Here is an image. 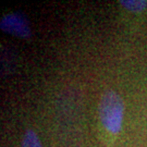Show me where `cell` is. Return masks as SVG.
Here are the masks:
<instances>
[{
    "label": "cell",
    "instance_id": "1",
    "mask_svg": "<svg viewBox=\"0 0 147 147\" xmlns=\"http://www.w3.org/2000/svg\"><path fill=\"white\" fill-rule=\"evenodd\" d=\"M98 113L102 126L111 134H119L124 116V102L117 92L109 89L101 95Z\"/></svg>",
    "mask_w": 147,
    "mask_h": 147
},
{
    "label": "cell",
    "instance_id": "2",
    "mask_svg": "<svg viewBox=\"0 0 147 147\" xmlns=\"http://www.w3.org/2000/svg\"><path fill=\"white\" fill-rule=\"evenodd\" d=\"M0 28L11 35L28 38L31 36V27L26 18L21 13H8L2 16L0 21Z\"/></svg>",
    "mask_w": 147,
    "mask_h": 147
},
{
    "label": "cell",
    "instance_id": "3",
    "mask_svg": "<svg viewBox=\"0 0 147 147\" xmlns=\"http://www.w3.org/2000/svg\"><path fill=\"white\" fill-rule=\"evenodd\" d=\"M123 8L131 12H143L147 8V0H120L119 1Z\"/></svg>",
    "mask_w": 147,
    "mask_h": 147
},
{
    "label": "cell",
    "instance_id": "4",
    "mask_svg": "<svg viewBox=\"0 0 147 147\" xmlns=\"http://www.w3.org/2000/svg\"><path fill=\"white\" fill-rule=\"evenodd\" d=\"M21 147H42V145L38 135L33 130L28 129L23 135Z\"/></svg>",
    "mask_w": 147,
    "mask_h": 147
}]
</instances>
